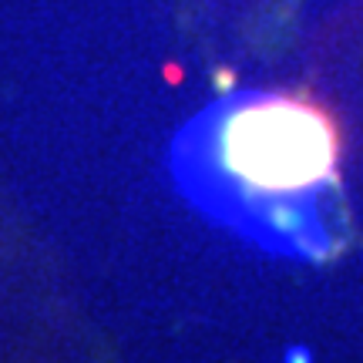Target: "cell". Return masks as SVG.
<instances>
[{
    "mask_svg": "<svg viewBox=\"0 0 363 363\" xmlns=\"http://www.w3.org/2000/svg\"><path fill=\"white\" fill-rule=\"evenodd\" d=\"M343 131L313 94H256L233 104L216 128L222 172L256 195H299L337 175Z\"/></svg>",
    "mask_w": 363,
    "mask_h": 363,
    "instance_id": "6da1fadb",
    "label": "cell"
}]
</instances>
